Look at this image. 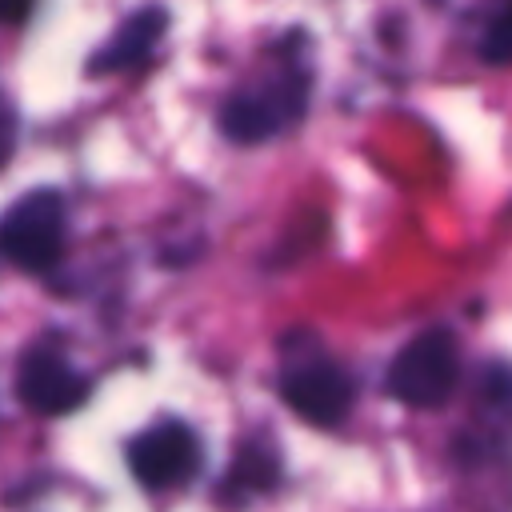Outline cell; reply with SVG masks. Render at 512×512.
Listing matches in <instances>:
<instances>
[{
    "label": "cell",
    "mask_w": 512,
    "mask_h": 512,
    "mask_svg": "<svg viewBox=\"0 0 512 512\" xmlns=\"http://www.w3.org/2000/svg\"><path fill=\"white\" fill-rule=\"evenodd\" d=\"M480 60L484 64H512V0L484 28V36H480Z\"/></svg>",
    "instance_id": "cell-9"
},
{
    "label": "cell",
    "mask_w": 512,
    "mask_h": 512,
    "mask_svg": "<svg viewBox=\"0 0 512 512\" xmlns=\"http://www.w3.org/2000/svg\"><path fill=\"white\" fill-rule=\"evenodd\" d=\"M460 380V348L452 328H428L412 336L388 364V396L408 408H436Z\"/></svg>",
    "instance_id": "cell-2"
},
{
    "label": "cell",
    "mask_w": 512,
    "mask_h": 512,
    "mask_svg": "<svg viewBox=\"0 0 512 512\" xmlns=\"http://www.w3.org/2000/svg\"><path fill=\"white\" fill-rule=\"evenodd\" d=\"M280 396L300 420L328 428L352 412L356 384L340 360L324 356V348H284Z\"/></svg>",
    "instance_id": "cell-1"
},
{
    "label": "cell",
    "mask_w": 512,
    "mask_h": 512,
    "mask_svg": "<svg viewBox=\"0 0 512 512\" xmlns=\"http://www.w3.org/2000/svg\"><path fill=\"white\" fill-rule=\"evenodd\" d=\"M0 252L24 272H48L64 252V196L32 188L0 216Z\"/></svg>",
    "instance_id": "cell-4"
},
{
    "label": "cell",
    "mask_w": 512,
    "mask_h": 512,
    "mask_svg": "<svg viewBox=\"0 0 512 512\" xmlns=\"http://www.w3.org/2000/svg\"><path fill=\"white\" fill-rule=\"evenodd\" d=\"M308 108V76L280 72L260 88L232 92L220 104V132L232 144H264L292 128Z\"/></svg>",
    "instance_id": "cell-3"
},
{
    "label": "cell",
    "mask_w": 512,
    "mask_h": 512,
    "mask_svg": "<svg viewBox=\"0 0 512 512\" xmlns=\"http://www.w3.org/2000/svg\"><path fill=\"white\" fill-rule=\"evenodd\" d=\"M164 32H168V8L164 4H140V8H132L116 24V32L92 52L88 72L92 76H104V72H128V68L144 64L156 52V44L164 40Z\"/></svg>",
    "instance_id": "cell-7"
},
{
    "label": "cell",
    "mask_w": 512,
    "mask_h": 512,
    "mask_svg": "<svg viewBox=\"0 0 512 512\" xmlns=\"http://www.w3.org/2000/svg\"><path fill=\"white\" fill-rule=\"evenodd\" d=\"M16 396L40 416H64L88 400V376L72 368L56 348L36 344L16 368Z\"/></svg>",
    "instance_id": "cell-6"
},
{
    "label": "cell",
    "mask_w": 512,
    "mask_h": 512,
    "mask_svg": "<svg viewBox=\"0 0 512 512\" xmlns=\"http://www.w3.org/2000/svg\"><path fill=\"white\" fill-rule=\"evenodd\" d=\"M16 140H20V116H16V104L0 92V168L12 160Z\"/></svg>",
    "instance_id": "cell-10"
},
{
    "label": "cell",
    "mask_w": 512,
    "mask_h": 512,
    "mask_svg": "<svg viewBox=\"0 0 512 512\" xmlns=\"http://www.w3.org/2000/svg\"><path fill=\"white\" fill-rule=\"evenodd\" d=\"M128 468L152 492L180 488L200 468V436L180 420H160V424L144 428L140 436H132Z\"/></svg>",
    "instance_id": "cell-5"
},
{
    "label": "cell",
    "mask_w": 512,
    "mask_h": 512,
    "mask_svg": "<svg viewBox=\"0 0 512 512\" xmlns=\"http://www.w3.org/2000/svg\"><path fill=\"white\" fill-rule=\"evenodd\" d=\"M36 0H0V24H24Z\"/></svg>",
    "instance_id": "cell-11"
},
{
    "label": "cell",
    "mask_w": 512,
    "mask_h": 512,
    "mask_svg": "<svg viewBox=\"0 0 512 512\" xmlns=\"http://www.w3.org/2000/svg\"><path fill=\"white\" fill-rule=\"evenodd\" d=\"M276 480H280V456H276V444H244L240 452H236V460H232V468L224 472V480H220V504H228V508H240V504H248V500H256V496H264L268 488H276Z\"/></svg>",
    "instance_id": "cell-8"
}]
</instances>
